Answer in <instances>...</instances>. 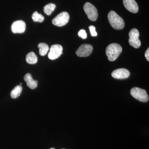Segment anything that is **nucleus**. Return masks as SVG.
<instances>
[{
	"label": "nucleus",
	"instance_id": "4",
	"mask_svg": "<svg viewBox=\"0 0 149 149\" xmlns=\"http://www.w3.org/2000/svg\"><path fill=\"white\" fill-rule=\"evenodd\" d=\"M85 13L88 16V18L92 21H96L98 16L97 10L95 6L91 3H85L83 7Z\"/></svg>",
	"mask_w": 149,
	"mask_h": 149
},
{
	"label": "nucleus",
	"instance_id": "13",
	"mask_svg": "<svg viewBox=\"0 0 149 149\" xmlns=\"http://www.w3.org/2000/svg\"><path fill=\"white\" fill-rule=\"evenodd\" d=\"M26 60L29 64H34L37 63L38 61V58L35 53L30 52L26 56Z\"/></svg>",
	"mask_w": 149,
	"mask_h": 149
},
{
	"label": "nucleus",
	"instance_id": "3",
	"mask_svg": "<svg viewBox=\"0 0 149 149\" xmlns=\"http://www.w3.org/2000/svg\"><path fill=\"white\" fill-rule=\"evenodd\" d=\"M130 94L138 100L144 102L148 101L149 96L147 94L146 91L141 88H134L130 91Z\"/></svg>",
	"mask_w": 149,
	"mask_h": 149
},
{
	"label": "nucleus",
	"instance_id": "10",
	"mask_svg": "<svg viewBox=\"0 0 149 149\" xmlns=\"http://www.w3.org/2000/svg\"><path fill=\"white\" fill-rule=\"evenodd\" d=\"M130 75V72L128 70L125 68H120L113 70L111 75L113 78L118 79H124L128 78Z\"/></svg>",
	"mask_w": 149,
	"mask_h": 149
},
{
	"label": "nucleus",
	"instance_id": "6",
	"mask_svg": "<svg viewBox=\"0 0 149 149\" xmlns=\"http://www.w3.org/2000/svg\"><path fill=\"white\" fill-rule=\"evenodd\" d=\"M69 19V14L66 12H63L54 18L52 22L56 26L62 27L68 23Z\"/></svg>",
	"mask_w": 149,
	"mask_h": 149
},
{
	"label": "nucleus",
	"instance_id": "5",
	"mask_svg": "<svg viewBox=\"0 0 149 149\" xmlns=\"http://www.w3.org/2000/svg\"><path fill=\"white\" fill-rule=\"evenodd\" d=\"M140 34L139 30L136 28L131 29L129 33V44L133 47L138 49L141 46V42L139 39Z\"/></svg>",
	"mask_w": 149,
	"mask_h": 149
},
{
	"label": "nucleus",
	"instance_id": "11",
	"mask_svg": "<svg viewBox=\"0 0 149 149\" xmlns=\"http://www.w3.org/2000/svg\"><path fill=\"white\" fill-rule=\"evenodd\" d=\"M125 8L132 13H137L139 10V6L135 0H123Z\"/></svg>",
	"mask_w": 149,
	"mask_h": 149
},
{
	"label": "nucleus",
	"instance_id": "9",
	"mask_svg": "<svg viewBox=\"0 0 149 149\" xmlns=\"http://www.w3.org/2000/svg\"><path fill=\"white\" fill-rule=\"evenodd\" d=\"M26 29V24L24 22L19 20L15 21L11 26L12 32L13 33H22Z\"/></svg>",
	"mask_w": 149,
	"mask_h": 149
},
{
	"label": "nucleus",
	"instance_id": "12",
	"mask_svg": "<svg viewBox=\"0 0 149 149\" xmlns=\"http://www.w3.org/2000/svg\"><path fill=\"white\" fill-rule=\"evenodd\" d=\"M24 79L27 83V86L30 89L33 90L37 87L38 81L34 80L32 78V75L30 73H28L25 74Z\"/></svg>",
	"mask_w": 149,
	"mask_h": 149
},
{
	"label": "nucleus",
	"instance_id": "17",
	"mask_svg": "<svg viewBox=\"0 0 149 149\" xmlns=\"http://www.w3.org/2000/svg\"><path fill=\"white\" fill-rule=\"evenodd\" d=\"M32 19L33 21L35 22H42L45 19V17L42 14L38 13L37 11H35L32 15Z\"/></svg>",
	"mask_w": 149,
	"mask_h": 149
},
{
	"label": "nucleus",
	"instance_id": "21",
	"mask_svg": "<svg viewBox=\"0 0 149 149\" xmlns=\"http://www.w3.org/2000/svg\"><path fill=\"white\" fill-rule=\"evenodd\" d=\"M49 149H55L54 148H51Z\"/></svg>",
	"mask_w": 149,
	"mask_h": 149
},
{
	"label": "nucleus",
	"instance_id": "23",
	"mask_svg": "<svg viewBox=\"0 0 149 149\" xmlns=\"http://www.w3.org/2000/svg\"></svg>",
	"mask_w": 149,
	"mask_h": 149
},
{
	"label": "nucleus",
	"instance_id": "1",
	"mask_svg": "<svg viewBox=\"0 0 149 149\" xmlns=\"http://www.w3.org/2000/svg\"><path fill=\"white\" fill-rule=\"evenodd\" d=\"M121 46L117 43H112L108 46L106 49V54L110 61H115L122 52Z\"/></svg>",
	"mask_w": 149,
	"mask_h": 149
},
{
	"label": "nucleus",
	"instance_id": "15",
	"mask_svg": "<svg viewBox=\"0 0 149 149\" xmlns=\"http://www.w3.org/2000/svg\"><path fill=\"white\" fill-rule=\"evenodd\" d=\"M38 47L39 48V53L42 56H45L49 50V46L45 43H40Z\"/></svg>",
	"mask_w": 149,
	"mask_h": 149
},
{
	"label": "nucleus",
	"instance_id": "2",
	"mask_svg": "<svg viewBox=\"0 0 149 149\" xmlns=\"http://www.w3.org/2000/svg\"><path fill=\"white\" fill-rule=\"evenodd\" d=\"M108 19L110 24L114 29L120 30L124 28L125 26L124 20L114 11L109 12L108 15Z\"/></svg>",
	"mask_w": 149,
	"mask_h": 149
},
{
	"label": "nucleus",
	"instance_id": "19",
	"mask_svg": "<svg viewBox=\"0 0 149 149\" xmlns=\"http://www.w3.org/2000/svg\"><path fill=\"white\" fill-rule=\"evenodd\" d=\"M78 35L79 37H81L82 39H85L87 38V33H86V31L84 29H81L78 32Z\"/></svg>",
	"mask_w": 149,
	"mask_h": 149
},
{
	"label": "nucleus",
	"instance_id": "7",
	"mask_svg": "<svg viewBox=\"0 0 149 149\" xmlns=\"http://www.w3.org/2000/svg\"><path fill=\"white\" fill-rule=\"evenodd\" d=\"M93 47L89 44H83L77 49L76 54L80 57H88L92 54L93 51Z\"/></svg>",
	"mask_w": 149,
	"mask_h": 149
},
{
	"label": "nucleus",
	"instance_id": "22",
	"mask_svg": "<svg viewBox=\"0 0 149 149\" xmlns=\"http://www.w3.org/2000/svg\"><path fill=\"white\" fill-rule=\"evenodd\" d=\"M22 85V83H20V85H21V86Z\"/></svg>",
	"mask_w": 149,
	"mask_h": 149
},
{
	"label": "nucleus",
	"instance_id": "20",
	"mask_svg": "<svg viewBox=\"0 0 149 149\" xmlns=\"http://www.w3.org/2000/svg\"><path fill=\"white\" fill-rule=\"evenodd\" d=\"M145 57L146 58L147 61H149V49L148 48V49L146 51L145 53Z\"/></svg>",
	"mask_w": 149,
	"mask_h": 149
},
{
	"label": "nucleus",
	"instance_id": "18",
	"mask_svg": "<svg viewBox=\"0 0 149 149\" xmlns=\"http://www.w3.org/2000/svg\"><path fill=\"white\" fill-rule=\"evenodd\" d=\"M89 29H90V32H91V35H92L93 37H96L97 35V32L96 31L95 27L94 26H90L89 27Z\"/></svg>",
	"mask_w": 149,
	"mask_h": 149
},
{
	"label": "nucleus",
	"instance_id": "16",
	"mask_svg": "<svg viewBox=\"0 0 149 149\" xmlns=\"http://www.w3.org/2000/svg\"><path fill=\"white\" fill-rule=\"evenodd\" d=\"M56 7V6L52 3L48 4L46 5L44 8V11L46 15H50L52 14V13Z\"/></svg>",
	"mask_w": 149,
	"mask_h": 149
},
{
	"label": "nucleus",
	"instance_id": "14",
	"mask_svg": "<svg viewBox=\"0 0 149 149\" xmlns=\"http://www.w3.org/2000/svg\"><path fill=\"white\" fill-rule=\"evenodd\" d=\"M22 88L21 85H17L11 92L10 96L12 98L16 99L20 96L22 91Z\"/></svg>",
	"mask_w": 149,
	"mask_h": 149
},
{
	"label": "nucleus",
	"instance_id": "8",
	"mask_svg": "<svg viewBox=\"0 0 149 149\" xmlns=\"http://www.w3.org/2000/svg\"><path fill=\"white\" fill-rule=\"evenodd\" d=\"M63 47L59 45H53L51 47L48 57L51 60L58 58L62 54Z\"/></svg>",
	"mask_w": 149,
	"mask_h": 149
}]
</instances>
